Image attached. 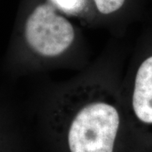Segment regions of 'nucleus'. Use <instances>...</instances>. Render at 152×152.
<instances>
[{"mask_svg":"<svg viewBox=\"0 0 152 152\" xmlns=\"http://www.w3.org/2000/svg\"><path fill=\"white\" fill-rule=\"evenodd\" d=\"M133 107L140 121L152 124V56L142 63L137 72Z\"/></svg>","mask_w":152,"mask_h":152,"instance_id":"7ed1b4c3","label":"nucleus"},{"mask_svg":"<svg viewBox=\"0 0 152 152\" xmlns=\"http://www.w3.org/2000/svg\"><path fill=\"white\" fill-rule=\"evenodd\" d=\"M61 4L66 6H71L76 0H58Z\"/></svg>","mask_w":152,"mask_h":152,"instance_id":"39448f33","label":"nucleus"},{"mask_svg":"<svg viewBox=\"0 0 152 152\" xmlns=\"http://www.w3.org/2000/svg\"><path fill=\"white\" fill-rule=\"evenodd\" d=\"M97 10L102 14L113 13L123 6L125 0H94Z\"/></svg>","mask_w":152,"mask_h":152,"instance_id":"20e7f679","label":"nucleus"},{"mask_svg":"<svg viewBox=\"0 0 152 152\" xmlns=\"http://www.w3.org/2000/svg\"><path fill=\"white\" fill-rule=\"evenodd\" d=\"M25 36L36 53L45 57H56L70 47L75 31L70 22L57 14L53 7L41 4L28 18Z\"/></svg>","mask_w":152,"mask_h":152,"instance_id":"f03ea898","label":"nucleus"},{"mask_svg":"<svg viewBox=\"0 0 152 152\" xmlns=\"http://www.w3.org/2000/svg\"><path fill=\"white\" fill-rule=\"evenodd\" d=\"M119 115L112 105L95 102L82 108L69 131L71 152H113Z\"/></svg>","mask_w":152,"mask_h":152,"instance_id":"f257e3e1","label":"nucleus"}]
</instances>
